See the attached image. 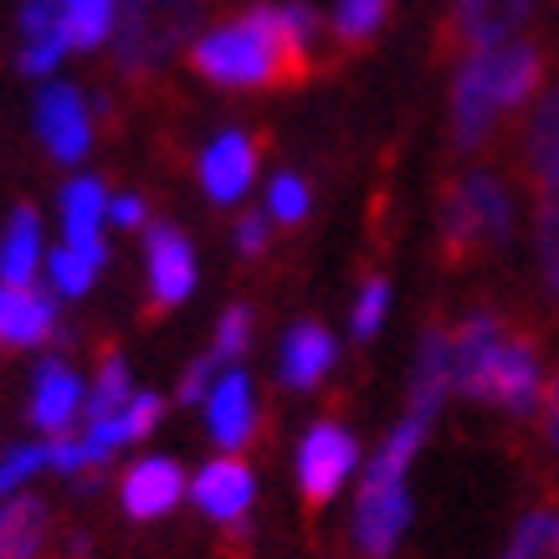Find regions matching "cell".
I'll return each instance as SVG.
<instances>
[{
  "label": "cell",
  "mask_w": 559,
  "mask_h": 559,
  "mask_svg": "<svg viewBox=\"0 0 559 559\" xmlns=\"http://www.w3.org/2000/svg\"><path fill=\"white\" fill-rule=\"evenodd\" d=\"M190 68L216 87H298L308 83L313 57L283 5H252L241 21L201 36L190 47Z\"/></svg>",
  "instance_id": "obj_1"
},
{
  "label": "cell",
  "mask_w": 559,
  "mask_h": 559,
  "mask_svg": "<svg viewBox=\"0 0 559 559\" xmlns=\"http://www.w3.org/2000/svg\"><path fill=\"white\" fill-rule=\"evenodd\" d=\"M544 72H549V57L539 41H503L467 57L452 83V144L462 154L483 150L498 123L528 108V98L544 87Z\"/></svg>",
  "instance_id": "obj_2"
},
{
  "label": "cell",
  "mask_w": 559,
  "mask_h": 559,
  "mask_svg": "<svg viewBox=\"0 0 559 559\" xmlns=\"http://www.w3.org/2000/svg\"><path fill=\"white\" fill-rule=\"evenodd\" d=\"M513 231V201L509 186L492 170H467L447 180L437 216V257L441 267H477L492 257Z\"/></svg>",
  "instance_id": "obj_3"
},
{
  "label": "cell",
  "mask_w": 559,
  "mask_h": 559,
  "mask_svg": "<svg viewBox=\"0 0 559 559\" xmlns=\"http://www.w3.org/2000/svg\"><path fill=\"white\" fill-rule=\"evenodd\" d=\"M195 0H119V68L123 78H150L180 36L195 32Z\"/></svg>",
  "instance_id": "obj_4"
},
{
  "label": "cell",
  "mask_w": 559,
  "mask_h": 559,
  "mask_svg": "<svg viewBox=\"0 0 559 559\" xmlns=\"http://www.w3.org/2000/svg\"><path fill=\"white\" fill-rule=\"evenodd\" d=\"M539 0H452L437 26V62H467L477 51L513 41Z\"/></svg>",
  "instance_id": "obj_5"
},
{
  "label": "cell",
  "mask_w": 559,
  "mask_h": 559,
  "mask_svg": "<svg viewBox=\"0 0 559 559\" xmlns=\"http://www.w3.org/2000/svg\"><path fill=\"white\" fill-rule=\"evenodd\" d=\"M539 395V344L519 334V329H503L492 355L483 359V370L473 374L467 385V401H488V406H503L513 416H524Z\"/></svg>",
  "instance_id": "obj_6"
},
{
  "label": "cell",
  "mask_w": 559,
  "mask_h": 559,
  "mask_svg": "<svg viewBox=\"0 0 559 559\" xmlns=\"http://www.w3.org/2000/svg\"><path fill=\"white\" fill-rule=\"evenodd\" d=\"M355 462H359V441L344 426L323 421L308 431V441L298 447V488H304L308 513H319L344 488V477L355 473Z\"/></svg>",
  "instance_id": "obj_7"
},
{
  "label": "cell",
  "mask_w": 559,
  "mask_h": 559,
  "mask_svg": "<svg viewBox=\"0 0 559 559\" xmlns=\"http://www.w3.org/2000/svg\"><path fill=\"white\" fill-rule=\"evenodd\" d=\"M519 180L534 190V201L559 190V87H549L524 119L519 139Z\"/></svg>",
  "instance_id": "obj_8"
},
{
  "label": "cell",
  "mask_w": 559,
  "mask_h": 559,
  "mask_svg": "<svg viewBox=\"0 0 559 559\" xmlns=\"http://www.w3.org/2000/svg\"><path fill=\"white\" fill-rule=\"evenodd\" d=\"M190 288H195L190 241L180 237L175 226H154L150 231V304H144V319H159V313H170L175 304H186Z\"/></svg>",
  "instance_id": "obj_9"
},
{
  "label": "cell",
  "mask_w": 559,
  "mask_h": 559,
  "mask_svg": "<svg viewBox=\"0 0 559 559\" xmlns=\"http://www.w3.org/2000/svg\"><path fill=\"white\" fill-rule=\"evenodd\" d=\"M36 134L57 159H83L93 123H87V103L78 98V87L68 83H47L36 98Z\"/></svg>",
  "instance_id": "obj_10"
},
{
  "label": "cell",
  "mask_w": 559,
  "mask_h": 559,
  "mask_svg": "<svg viewBox=\"0 0 559 559\" xmlns=\"http://www.w3.org/2000/svg\"><path fill=\"white\" fill-rule=\"evenodd\" d=\"M411 524V498L406 483L395 488H365L359 492V509H355V539L370 559H385L395 549V539L406 534Z\"/></svg>",
  "instance_id": "obj_11"
},
{
  "label": "cell",
  "mask_w": 559,
  "mask_h": 559,
  "mask_svg": "<svg viewBox=\"0 0 559 559\" xmlns=\"http://www.w3.org/2000/svg\"><path fill=\"white\" fill-rule=\"evenodd\" d=\"M257 154H262V139L252 134H221L201 159V180L211 201H241V190L252 186L257 175Z\"/></svg>",
  "instance_id": "obj_12"
},
{
  "label": "cell",
  "mask_w": 559,
  "mask_h": 559,
  "mask_svg": "<svg viewBox=\"0 0 559 559\" xmlns=\"http://www.w3.org/2000/svg\"><path fill=\"white\" fill-rule=\"evenodd\" d=\"M51 298L47 293L26 288V283H5L0 288V344H11V349H32V344L51 340Z\"/></svg>",
  "instance_id": "obj_13"
},
{
  "label": "cell",
  "mask_w": 559,
  "mask_h": 559,
  "mask_svg": "<svg viewBox=\"0 0 559 559\" xmlns=\"http://www.w3.org/2000/svg\"><path fill=\"white\" fill-rule=\"evenodd\" d=\"M180 492H186V473L170 457H150L123 477V509L129 519H159L180 503Z\"/></svg>",
  "instance_id": "obj_14"
},
{
  "label": "cell",
  "mask_w": 559,
  "mask_h": 559,
  "mask_svg": "<svg viewBox=\"0 0 559 559\" xmlns=\"http://www.w3.org/2000/svg\"><path fill=\"white\" fill-rule=\"evenodd\" d=\"M195 503H201L211 519H221V524H231V519H241V513L252 509V473H247V462L237 457H221L211 462L201 477H195Z\"/></svg>",
  "instance_id": "obj_15"
},
{
  "label": "cell",
  "mask_w": 559,
  "mask_h": 559,
  "mask_svg": "<svg viewBox=\"0 0 559 559\" xmlns=\"http://www.w3.org/2000/svg\"><path fill=\"white\" fill-rule=\"evenodd\" d=\"M252 421H257L252 380L241 370H231L211 390V437H216L221 447H247V441H252Z\"/></svg>",
  "instance_id": "obj_16"
},
{
  "label": "cell",
  "mask_w": 559,
  "mask_h": 559,
  "mask_svg": "<svg viewBox=\"0 0 559 559\" xmlns=\"http://www.w3.org/2000/svg\"><path fill=\"white\" fill-rule=\"evenodd\" d=\"M452 390V334L447 329H426L421 359H416V380H411V411L437 416V406Z\"/></svg>",
  "instance_id": "obj_17"
},
{
  "label": "cell",
  "mask_w": 559,
  "mask_h": 559,
  "mask_svg": "<svg viewBox=\"0 0 559 559\" xmlns=\"http://www.w3.org/2000/svg\"><path fill=\"white\" fill-rule=\"evenodd\" d=\"M329 365H334V340H329L323 323H298L288 340H283V380L293 390L319 385Z\"/></svg>",
  "instance_id": "obj_18"
},
{
  "label": "cell",
  "mask_w": 559,
  "mask_h": 559,
  "mask_svg": "<svg viewBox=\"0 0 559 559\" xmlns=\"http://www.w3.org/2000/svg\"><path fill=\"white\" fill-rule=\"evenodd\" d=\"M78 401H83V385H78V374L68 365H41L36 374V390H32V421L41 431H62V426L78 416Z\"/></svg>",
  "instance_id": "obj_19"
},
{
  "label": "cell",
  "mask_w": 559,
  "mask_h": 559,
  "mask_svg": "<svg viewBox=\"0 0 559 559\" xmlns=\"http://www.w3.org/2000/svg\"><path fill=\"white\" fill-rule=\"evenodd\" d=\"M426 426H431V416L411 411L406 421L390 431V441L374 452L370 473H365V488H395V483H406V467H411V457H416V447L426 441ZM365 488H359V492H365Z\"/></svg>",
  "instance_id": "obj_20"
},
{
  "label": "cell",
  "mask_w": 559,
  "mask_h": 559,
  "mask_svg": "<svg viewBox=\"0 0 559 559\" xmlns=\"http://www.w3.org/2000/svg\"><path fill=\"white\" fill-rule=\"evenodd\" d=\"M47 544V503L41 498H11L0 509V559H36Z\"/></svg>",
  "instance_id": "obj_21"
},
{
  "label": "cell",
  "mask_w": 559,
  "mask_h": 559,
  "mask_svg": "<svg viewBox=\"0 0 559 559\" xmlns=\"http://www.w3.org/2000/svg\"><path fill=\"white\" fill-rule=\"evenodd\" d=\"M36 257H41V221H36V211L21 205L16 216H11V226H5L0 277H5V283H26V277L36 272Z\"/></svg>",
  "instance_id": "obj_22"
},
{
  "label": "cell",
  "mask_w": 559,
  "mask_h": 559,
  "mask_svg": "<svg viewBox=\"0 0 559 559\" xmlns=\"http://www.w3.org/2000/svg\"><path fill=\"white\" fill-rule=\"evenodd\" d=\"M103 211H108V195H103L98 180H72L68 201H62V216H68V247H98Z\"/></svg>",
  "instance_id": "obj_23"
},
{
  "label": "cell",
  "mask_w": 559,
  "mask_h": 559,
  "mask_svg": "<svg viewBox=\"0 0 559 559\" xmlns=\"http://www.w3.org/2000/svg\"><path fill=\"white\" fill-rule=\"evenodd\" d=\"M503 559H559V509H534L519 519Z\"/></svg>",
  "instance_id": "obj_24"
},
{
  "label": "cell",
  "mask_w": 559,
  "mask_h": 559,
  "mask_svg": "<svg viewBox=\"0 0 559 559\" xmlns=\"http://www.w3.org/2000/svg\"><path fill=\"white\" fill-rule=\"evenodd\" d=\"M114 32V0H62V41L68 47H98Z\"/></svg>",
  "instance_id": "obj_25"
},
{
  "label": "cell",
  "mask_w": 559,
  "mask_h": 559,
  "mask_svg": "<svg viewBox=\"0 0 559 559\" xmlns=\"http://www.w3.org/2000/svg\"><path fill=\"white\" fill-rule=\"evenodd\" d=\"M534 252H539L544 293L559 298V190L539 195V216H534Z\"/></svg>",
  "instance_id": "obj_26"
},
{
  "label": "cell",
  "mask_w": 559,
  "mask_h": 559,
  "mask_svg": "<svg viewBox=\"0 0 559 559\" xmlns=\"http://www.w3.org/2000/svg\"><path fill=\"white\" fill-rule=\"evenodd\" d=\"M129 401H134V390H129V370H123V359L108 355L103 359V370H98V385H93V395H87V426L123 416Z\"/></svg>",
  "instance_id": "obj_27"
},
{
  "label": "cell",
  "mask_w": 559,
  "mask_h": 559,
  "mask_svg": "<svg viewBox=\"0 0 559 559\" xmlns=\"http://www.w3.org/2000/svg\"><path fill=\"white\" fill-rule=\"evenodd\" d=\"M390 16V0H340L334 5V36L359 47V41H370Z\"/></svg>",
  "instance_id": "obj_28"
},
{
  "label": "cell",
  "mask_w": 559,
  "mask_h": 559,
  "mask_svg": "<svg viewBox=\"0 0 559 559\" xmlns=\"http://www.w3.org/2000/svg\"><path fill=\"white\" fill-rule=\"evenodd\" d=\"M103 241L98 247H62V252L51 257V283L62 293H87L93 288V277H98V267H103Z\"/></svg>",
  "instance_id": "obj_29"
},
{
  "label": "cell",
  "mask_w": 559,
  "mask_h": 559,
  "mask_svg": "<svg viewBox=\"0 0 559 559\" xmlns=\"http://www.w3.org/2000/svg\"><path fill=\"white\" fill-rule=\"evenodd\" d=\"M247 344H252V313L247 308H226L216 323V344H211V359L216 365H231V359L247 355Z\"/></svg>",
  "instance_id": "obj_30"
},
{
  "label": "cell",
  "mask_w": 559,
  "mask_h": 559,
  "mask_svg": "<svg viewBox=\"0 0 559 559\" xmlns=\"http://www.w3.org/2000/svg\"><path fill=\"white\" fill-rule=\"evenodd\" d=\"M272 216L283 221V226H298L308 216V186L298 175H277L272 180Z\"/></svg>",
  "instance_id": "obj_31"
},
{
  "label": "cell",
  "mask_w": 559,
  "mask_h": 559,
  "mask_svg": "<svg viewBox=\"0 0 559 559\" xmlns=\"http://www.w3.org/2000/svg\"><path fill=\"white\" fill-rule=\"evenodd\" d=\"M385 304H390L385 277H370V283H365V293H359V304H355V334H359V340H370L374 329L385 323Z\"/></svg>",
  "instance_id": "obj_32"
},
{
  "label": "cell",
  "mask_w": 559,
  "mask_h": 559,
  "mask_svg": "<svg viewBox=\"0 0 559 559\" xmlns=\"http://www.w3.org/2000/svg\"><path fill=\"white\" fill-rule=\"evenodd\" d=\"M154 421H159V395H134V401L123 406V431H129V441L150 437Z\"/></svg>",
  "instance_id": "obj_33"
},
{
  "label": "cell",
  "mask_w": 559,
  "mask_h": 559,
  "mask_svg": "<svg viewBox=\"0 0 559 559\" xmlns=\"http://www.w3.org/2000/svg\"><path fill=\"white\" fill-rule=\"evenodd\" d=\"M62 51H68V41L57 36V41H26V51H21V68L32 72V78H47L57 62H62Z\"/></svg>",
  "instance_id": "obj_34"
},
{
  "label": "cell",
  "mask_w": 559,
  "mask_h": 559,
  "mask_svg": "<svg viewBox=\"0 0 559 559\" xmlns=\"http://www.w3.org/2000/svg\"><path fill=\"white\" fill-rule=\"evenodd\" d=\"M237 247L247 257H262V252H267V211H241V221H237Z\"/></svg>",
  "instance_id": "obj_35"
},
{
  "label": "cell",
  "mask_w": 559,
  "mask_h": 559,
  "mask_svg": "<svg viewBox=\"0 0 559 559\" xmlns=\"http://www.w3.org/2000/svg\"><path fill=\"white\" fill-rule=\"evenodd\" d=\"M539 437L549 441V452L559 457V374L549 380V390H544V401H539Z\"/></svg>",
  "instance_id": "obj_36"
},
{
  "label": "cell",
  "mask_w": 559,
  "mask_h": 559,
  "mask_svg": "<svg viewBox=\"0 0 559 559\" xmlns=\"http://www.w3.org/2000/svg\"><path fill=\"white\" fill-rule=\"evenodd\" d=\"M0 467H5V477H11V488H16L21 477H32L36 467H47V447H16V452H11V457L0 462Z\"/></svg>",
  "instance_id": "obj_37"
},
{
  "label": "cell",
  "mask_w": 559,
  "mask_h": 559,
  "mask_svg": "<svg viewBox=\"0 0 559 559\" xmlns=\"http://www.w3.org/2000/svg\"><path fill=\"white\" fill-rule=\"evenodd\" d=\"M211 374H216V359H211V355L195 359V365L186 370V380H180V401H186V406H195L205 390H211Z\"/></svg>",
  "instance_id": "obj_38"
},
{
  "label": "cell",
  "mask_w": 559,
  "mask_h": 559,
  "mask_svg": "<svg viewBox=\"0 0 559 559\" xmlns=\"http://www.w3.org/2000/svg\"><path fill=\"white\" fill-rule=\"evenodd\" d=\"M108 211H114L119 226H144V201L139 195H119V201H108Z\"/></svg>",
  "instance_id": "obj_39"
},
{
  "label": "cell",
  "mask_w": 559,
  "mask_h": 559,
  "mask_svg": "<svg viewBox=\"0 0 559 559\" xmlns=\"http://www.w3.org/2000/svg\"><path fill=\"white\" fill-rule=\"evenodd\" d=\"M0 492H11V477H5V467H0Z\"/></svg>",
  "instance_id": "obj_40"
}]
</instances>
